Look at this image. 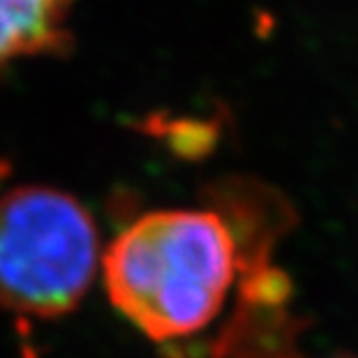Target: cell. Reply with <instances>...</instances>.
<instances>
[{
  "label": "cell",
  "instance_id": "6da1fadb",
  "mask_svg": "<svg viewBox=\"0 0 358 358\" xmlns=\"http://www.w3.org/2000/svg\"><path fill=\"white\" fill-rule=\"evenodd\" d=\"M241 271L215 210H153L129 222L104 255L111 306L143 335L173 342L206 329Z\"/></svg>",
  "mask_w": 358,
  "mask_h": 358
},
{
  "label": "cell",
  "instance_id": "7a4b0ae2",
  "mask_svg": "<svg viewBox=\"0 0 358 358\" xmlns=\"http://www.w3.org/2000/svg\"><path fill=\"white\" fill-rule=\"evenodd\" d=\"M100 231L77 196L24 185L0 199V308L37 319L79 306L97 273Z\"/></svg>",
  "mask_w": 358,
  "mask_h": 358
},
{
  "label": "cell",
  "instance_id": "3957f363",
  "mask_svg": "<svg viewBox=\"0 0 358 358\" xmlns=\"http://www.w3.org/2000/svg\"><path fill=\"white\" fill-rule=\"evenodd\" d=\"M206 199L234 236L241 262L238 273L271 264L273 248L296 220L287 196L259 180L234 178L217 182Z\"/></svg>",
  "mask_w": 358,
  "mask_h": 358
},
{
  "label": "cell",
  "instance_id": "277c9868",
  "mask_svg": "<svg viewBox=\"0 0 358 358\" xmlns=\"http://www.w3.org/2000/svg\"><path fill=\"white\" fill-rule=\"evenodd\" d=\"M74 0H0V74L70 47Z\"/></svg>",
  "mask_w": 358,
  "mask_h": 358
},
{
  "label": "cell",
  "instance_id": "5b68a950",
  "mask_svg": "<svg viewBox=\"0 0 358 358\" xmlns=\"http://www.w3.org/2000/svg\"><path fill=\"white\" fill-rule=\"evenodd\" d=\"M306 319L292 306H262L238 301L229 324L217 335L213 358H303L299 335Z\"/></svg>",
  "mask_w": 358,
  "mask_h": 358
},
{
  "label": "cell",
  "instance_id": "8992f818",
  "mask_svg": "<svg viewBox=\"0 0 358 358\" xmlns=\"http://www.w3.org/2000/svg\"><path fill=\"white\" fill-rule=\"evenodd\" d=\"M143 129L159 139L178 159L208 157L220 141V120L217 118H196V116H169L155 113L143 120Z\"/></svg>",
  "mask_w": 358,
  "mask_h": 358
},
{
  "label": "cell",
  "instance_id": "52a82bcc",
  "mask_svg": "<svg viewBox=\"0 0 358 358\" xmlns=\"http://www.w3.org/2000/svg\"><path fill=\"white\" fill-rule=\"evenodd\" d=\"M10 173H12V164L7 162L5 157H0V185H3V180L10 176Z\"/></svg>",
  "mask_w": 358,
  "mask_h": 358
}]
</instances>
